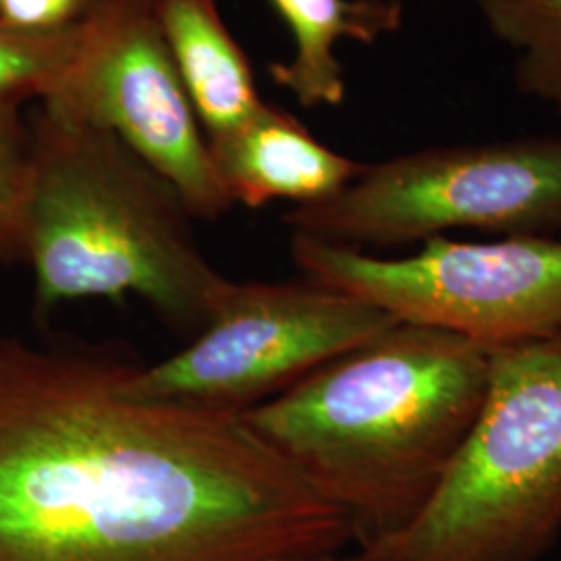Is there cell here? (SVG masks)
<instances>
[{"mask_svg": "<svg viewBox=\"0 0 561 561\" xmlns=\"http://www.w3.org/2000/svg\"><path fill=\"white\" fill-rule=\"evenodd\" d=\"M111 345L0 335V561H343L335 505L241 416L146 400Z\"/></svg>", "mask_w": 561, "mask_h": 561, "instance_id": "cell-1", "label": "cell"}, {"mask_svg": "<svg viewBox=\"0 0 561 561\" xmlns=\"http://www.w3.org/2000/svg\"><path fill=\"white\" fill-rule=\"evenodd\" d=\"M489 377V350L396 322L241 421L340 510L352 547H362L405 528L431 502Z\"/></svg>", "mask_w": 561, "mask_h": 561, "instance_id": "cell-2", "label": "cell"}, {"mask_svg": "<svg viewBox=\"0 0 561 561\" xmlns=\"http://www.w3.org/2000/svg\"><path fill=\"white\" fill-rule=\"evenodd\" d=\"M30 125L25 262L38 314L67 301L138 296L171 329L202 333L229 279L204 259L173 185L101 127L42 106Z\"/></svg>", "mask_w": 561, "mask_h": 561, "instance_id": "cell-3", "label": "cell"}, {"mask_svg": "<svg viewBox=\"0 0 561 561\" xmlns=\"http://www.w3.org/2000/svg\"><path fill=\"white\" fill-rule=\"evenodd\" d=\"M491 352L481 412L439 489L343 561H539L561 535V335Z\"/></svg>", "mask_w": 561, "mask_h": 561, "instance_id": "cell-4", "label": "cell"}, {"mask_svg": "<svg viewBox=\"0 0 561 561\" xmlns=\"http://www.w3.org/2000/svg\"><path fill=\"white\" fill-rule=\"evenodd\" d=\"M291 233L352 250L477 229L560 236L561 136L433 146L366 164L340 194L285 215Z\"/></svg>", "mask_w": 561, "mask_h": 561, "instance_id": "cell-5", "label": "cell"}, {"mask_svg": "<svg viewBox=\"0 0 561 561\" xmlns=\"http://www.w3.org/2000/svg\"><path fill=\"white\" fill-rule=\"evenodd\" d=\"M306 279L366 301L393 321L439 329L484 350L561 335V233L460 241L381 259L291 233Z\"/></svg>", "mask_w": 561, "mask_h": 561, "instance_id": "cell-6", "label": "cell"}, {"mask_svg": "<svg viewBox=\"0 0 561 561\" xmlns=\"http://www.w3.org/2000/svg\"><path fill=\"white\" fill-rule=\"evenodd\" d=\"M396 322L306 277L229 280L206 329L175 356L140 364L127 387L146 400L241 416Z\"/></svg>", "mask_w": 561, "mask_h": 561, "instance_id": "cell-7", "label": "cell"}, {"mask_svg": "<svg viewBox=\"0 0 561 561\" xmlns=\"http://www.w3.org/2000/svg\"><path fill=\"white\" fill-rule=\"evenodd\" d=\"M41 106L117 136L173 185L192 217L231 210L150 0H108L85 23L76 59Z\"/></svg>", "mask_w": 561, "mask_h": 561, "instance_id": "cell-8", "label": "cell"}, {"mask_svg": "<svg viewBox=\"0 0 561 561\" xmlns=\"http://www.w3.org/2000/svg\"><path fill=\"white\" fill-rule=\"evenodd\" d=\"M208 148L229 201L248 208L329 201L366 167L331 150L296 117L266 102L236 129L210 138Z\"/></svg>", "mask_w": 561, "mask_h": 561, "instance_id": "cell-9", "label": "cell"}, {"mask_svg": "<svg viewBox=\"0 0 561 561\" xmlns=\"http://www.w3.org/2000/svg\"><path fill=\"white\" fill-rule=\"evenodd\" d=\"M162 38L196 106L206 140L250 119L262 106L250 60L215 0H150Z\"/></svg>", "mask_w": 561, "mask_h": 561, "instance_id": "cell-10", "label": "cell"}, {"mask_svg": "<svg viewBox=\"0 0 561 561\" xmlns=\"http://www.w3.org/2000/svg\"><path fill=\"white\" fill-rule=\"evenodd\" d=\"M287 23L296 53L271 62L273 81L289 90L301 106H341L347 96L343 67L335 57L340 41L375 44L398 34L405 9L401 0H271Z\"/></svg>", "mask_w": 561, "mask_h": 561, "instance_id": "cell-11", "label": "cell"}, {"mask_svg": "<svg viewBox=\"0 0 561 561\" xmlns=\"http://www.w3.org/2000/svg\"><path fill=\"white\" fill-rule=\"evenodd\" d=\"M472 2L489 32L516 53V88L561 119V0Z\"/></svg>", "mask_w": 561, "mask_h": 561, "instance_id": "cell-12", "label": "cell"}, {"mask_svg": "<svg viewBox=\"0 0 561 561\" xmlns=\"http://www.w3.org/2000/svg\"><path fill=\"white\" fill-rule=\"evenodd\" d=\"M83 27L25 32L0 23V99L23 102L50 96L78 55Z\"/></svg>", "mask_w": 561, "mask_h": 561, "instance_id": "cell-13", "label": "cell"}, {"mask_svg": "<svg viewBox=\"0 0 561 561\" xmlns=\"http://www.w3.org/2000/svg\"><path fill=\"white\" fill-rule=\"evenodd\" d=\"M21 102L0 99V262H25V229L34 183V134Z\"/></svg>", "mask_w": 561, "mask_h": 561, "instance_id": "cell-14", "label": "cell"}, {"mask_svg": "<svg viewBox=\"0 0 561 561\" xmlns=\"http://www.w3.org/2000/svg\"><path fill=\"white\" fill-rule=\"evenodd\" d=\"M108 0H2L0 23L25 32H67L94 20Z\"/></svg>", "mask_w": 561, "mask_h": 561, "instance_id": "cell-15", "label": "cell"}, {"mask_svg": "<svg viewBox=\"0 0 561 561\" xmlns=\"http://www.w3.org/2000/svg\"><path fill=\"white\" fill-rule=\"evenodd\" d=\"M0 2H2V0H0Z\"/></svg>", "mask_w": 561, "mask_h": 561, "instance_id": "cell-16", "label": "cell"}]
</instances>
